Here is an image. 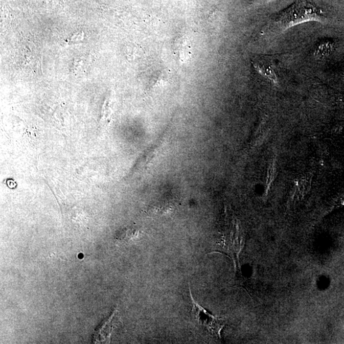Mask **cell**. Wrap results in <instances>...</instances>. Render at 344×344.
Listing matches in <instances>:
<instances>
[{"mask_svg":"<svg viewBox=\"0 0 344 344\" xmlns=\"http://www.w3.org/2000/svg\"><path fill=\"white\" fill-rule=\"evenodd\" d=\"M140 234L141 231L136 227H126L118 233L116 239L120 242L128 243L136 239Z\"/></svg>","mask_w":344,"mask_h":344,"instance_id":"277c9868","label":"cell"},{"mask_svg":"<svg viewBox=\"0 0 344 344\" xmlns=\"http://www.w3.org/2000/svg\"><path fill=\"white\" fill-rule=\"evenodd\" d=\"M253 66L256 71L262 75L266 79H268L273 84H278V77L276 71L270 64L255 63L253 64Z\"/></svg>","mask_w":344,"mask_h":344,"instance_id":"3957f363","label":"cell"},{"mask_svg":"<svg viewBox=\"0 0 344 344\" xmlns=\"http://www.w3.org/2000/svg\"><path fill=\"white\" fill-rule=\"evenodd\" d=\"M191 302H192V312L195 319L197 320L199 325L207 328L209 332L212 335L221 338V332L224 326V318L215 317L213 315L209 314L206 310L201 307L200 305L194 300L191 294L190 288Z\"/></svg>","mask_w":344,"mask_h":344,"instance_id":"7a4b0ae2","label":"cell"},{"mask_svg":"<svg viewBox=\"0 0 344 344\" xmlns=\"http://www.w3.org/2000/svg\"><path fill=\"white\" fill-rule=\"evenodd\" d=\"M332 49V43L330 42H322L315 49L314 56L316 58H322L330 53Z\"/></svg>","mask_w":344,"mask_h":344,"instance_id":"5b68a950","label":"cell"},{"mask_svg":"<svg viewBox=\"0 0 344 344\" xmlns=\"http://www.w3.org/2000/svg\"><path fill=\"white\" fill-rule=\"evenodd\" d=\"M325 20L322 10L306 0H299L276 15L271 20L270 26L280 32L302 22Z\"/></svg>","mask_w":344,"mask_h":344,"instance_id":"6da1fadb","label":"cell"}]
</instances>
